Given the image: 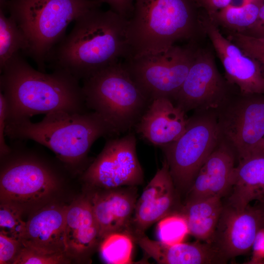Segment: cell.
Returning a JSON list of instances; mask_svg holds the SVG:
<instances>
[{"label":"cell","mask_w":264,"mask_h":264,"mask_svg":"<svg viewBox=\"0 0 264 264\" xmlns=\"http://www.w3.org/2000/svg\"><path fill=\"white\" fill-rule=\"evenodd\" d=\"M82 179L95 190L136 186L144 181L136 154V140L130 132L109 138L95 160L84 172Z\"/></svg>","instance_id":"30bf717a"},{"label":"cell","mask_w":264,"mask_h":264,"mask_svg":"<svg viewBox=\"0 0 264 264\" xmlns=\"http://www.w3.org/2000/svg\"><path fill=\"white\" fill-rule=\"evenodd\" d=\"M243 96L228 107L218 122L220 132L236 152L239 159L258 154L264 137V98Z\"/></svg>","instance_id":"4fadbf2b"},{"label":"cell","mask_w":264,"mask_h":264,"mask_svg":"<svg viewBox=\"0 0 264 264\" xmlns=\"http://www.w3.org/2000/svg\"><path fill=\"white\" fill-rule=\"evenodd\" d=\"M227 33L226 38L229 40L257 63L264 77V38L253 37L235 32L227 31Z\"/></svg>","instance_id":"f1b7e54d"},{"label":"cell","mask_w":264,"mask_h":264,"mask_svg":"<svg viewBox=\"0 0 264 264\" xmlns=\"http://www.w3.org/2000/svg\"><path fill=\"white\" fill-rule=\"evenodd\" d=\"M241 33L255 37L264 38V1L260 8L256 22L251 27Z\"/></svg>","instance_id":"836d02e7"},{"label":"cell","mask_w":264,"mask_h":264,"mask_svg":"<svg viewBox=\"0 0 264 264\" xmlns=\"http://www.w3.org/2000/svg\"><path fill=\"white\" fill-rule=\"evenodd\" d=\"M128 20L110 9L90 10L75 20L69 34L48 59L52 70L61 69L78 80L129 56Z\"/></svg>","instance_id":"6da1fadb"},{"label":"cell","mask_w":264,"mask_h":264,"mask_svg":"<svg viewBox=\"0 0 264 264\" xmlns=\"http://www.w3.org/2000/svg\"><path fill=\"white\" fill-rule=\"evenodd\" d=\"M252 0H192L196 8H201L210 16L229 6H241Z\"/></svg>","instance_id":"4dcf8cb0"},{"label":"cell","mask_w":264,"mask_h":264,"mask_svg":"<svg viewBox=\"0 0 264 264\" xmlns=\"http://www.w3.org/2000/svg\"><path fill=\"white\" fill-rule=\"evenodd\" d=\"M108 4L110 9L129 20L132 16L135 0H98Z\"/></svg>","instance_id":"d6a6232c"},{"label":"cell","mask_w":264,"mask_h":264,"mask_svg":"<svg viewBox=\"0 0 264 264\" xmlns=\"http://www.w3.org/2000/svg\"><path fill=\"white\" fill-rule=\"evenodd\" d=\"M102 4L98 0H9L4 9L24 36V53L45 72L49 56L68 25Z\"/></svg>","instance_id":"5b68a950"},{"label":"cell","mask_w":264,"mask_h":264,"mask_svg":"<svg viewBox=\"0 0 264 264\" xmlns=\"http://www.w3.org/2000/svg\"><path fill=\"white\" fill-rule=\"evenodd\" d=\"M193 42L184 46L174 45L164 51L126 59L123 64L151 99L163 96L172 100L194 60L198 48Z\"/></svg>","instance_id":"9c48e42d"},{"label":"cell","mask_w":264,"mask_h":264,"mask_svg":"<svg viewBox=\"0 0 264 264\" xmlns=\"http://www.w3.org/2000/svg\"><path fill=\"white\" fill-rule=\"evenodd\" d=\"M227 205L239 210L264 197V154H257L239 159L235 167Z\"/></svg>","instance_id":"44dd1931"},{"label":"cell","mask_w":264,"mask_h":264,"mask_svg":"<svg viewBox=\"0 0 264 264\" xmlns=\"http://www.w3.org/2000/svg\"><path fill=\"white\" fill-rule=\"evenodd\" d=\"M198 19L223 65L227 82L236 85L242 95H264V77L257 63L225 37L205 12Z\"/></svg>","instance_id":"7c38bea8"},{"label":"cell","mask_w":264,"mask_h":264,"mask_svg":"<svg viewBox=\"0 0 264 264\" xmlns=\"http://www.w3.org/2000/svg\"><path fill=\"white\" fill-rule=\"evenodd\" d=\"M66 244L71 258L88 256L100 242L99 228L88 196L67 207Z\"/></svg>","instance_id":"d6986e66"},{"label":"cell","mask_w":264,"mask_h":264,"mask_svg":"<svg viewBox=\"0 0 264 264\" xmlns=\"http://www.w3.org/2000/svg\"><path fill=\"white\" fill-rule=\"evenodd\" d=\"M227 83L217 69L213 54L198 48L188 74L172 101L186 113L215 109L226 101Z\"/></svg>","instance_id":"8fae6325"},{"label":"cell","mask_w":264,"mask_h":264,"mask_svg":"<svg viewBox=\"0 0 264 264\" xmlns=\"http://www.w3.org/2000/svg\"><path fill=\"white\" fill-rule=\"evenodd\" d=\"M22 209L15 205L0 203V232L22 242L26 222L22 219Z\"/></svg>","instance_id":"484cf974"},{"label":"cell","mask_w":264,"mask_h":264,"mask_svg":"<svg viewBox=\"0 0 264 264\" xmlns=\"http://www.w3.org/2000/svg\"><path fill=\"white\" fill-rule=\"evenodd\" d=\"M25 145L23 140H11L9 152L1 157L5 162L0 173V203L22 209L48 197L59 180L54 167Z\"/></svg>","instance_id":"52a82bcc"},{"label":"cell","mask_w":264,"mask_h":264,"mask_svg":"<svg viewBox=\"0 0 264 264\" xmlns=\"http://www.w3.org/2000/svg\"><path fill=\"white\" fill-rule=\"evenodd\" d=\"M70 258L66 253L49 252L22 244L13 264H67Z\"/></svg>","instance_id":"83f0119b"},{"label":"cell","mask_w":264,"mask_h":264,"mask_svg":"<svg viewBox=\"0 0 264 264\" xmlns=\"http://www.w3.org/2000/svg\"><path fill=\"white\" fill-rule=\"evenodd\" d=\"M264 0H252L241 5L229 6L209 16L217 25L227 31L242 33L256 22Z\"/></svg>","instance_id":"603a6c76"},{"label":"cell","mask_w":264,"mask_h":264,"mask_svg":"<svg viewBox=\"0 0 264 264\" xmlns=\"http://www.w3.org/2000/svg\"><path fill=\"white\" fill-rule=\"evenodd\" d=\"M259 154H264V137L261 143V144L258 150Z\"/></svg>","instance_id":"e575fe53"},{"label":"cell","mask_w":264,"mask_h":264,"mask_svg":"<svg viewBox=\"0 0 264 264\" xmlns=\"http://www.w3.org/2000/svg\"><path fill=\"white\" fill-rule=\"evenodd\" d=\"M219 123L213 115L189 118L186 130L176 140L161 146L176 190L190 189L199 169L217 146Z\"/></svg>","instance_id":"ba28073f"},{"label":"cell","mask_w":264,"mask_h":264,"mask_svg":"<svg viewBox=\"0 0 264 264\" xmlns=\"http://www.w3.org/2000/svg\"><path fill=\"white\" fill-rule=\"evenodd\" d=\"M186 112L167 97L152 99L136 125L137 132L150 143L160 147L179 138L185 132Z\"/></svg>","instance_id":"e0dca14e"},{"label":"cell","mask_w":264,"mask_h":264,"mask_svg":"<svg viewBox=\"0 0 264 264\" xmlns=\"http://www.w3.org/2000/svg\"><path fill=\"white\" fill-rule=\"evenodd\" d=\"M259 201H260V203H259L258 206L264 212V197L262 198H261L260 200H259Z\"/></svg>","instance_id":"d590c367"},{"label":"cell","mask_w":264,"mask_h":264,"mask_svg":"<svg viewBox=\"0 0 264 264\" xmlns=\"http://www.w3.org/2000/svg\"><path fill=\"white\" fill-rule=\"evenodd\" d=\"M67 207L49 206L34 214L26 221L22 244L49 252L67 254L65 234Z\"/></svg>","instance_id":"ffe728a7"},{"label":"cell","mask_w":264,"mask_h":264,"mask_svg":"<svg viewBox=\"0 0 264 264\" xmlns=\"http://www.w3.org/2000/svg\"><path fill=\"white\" fill-rule=\"evenodd\" d=\"M192 0H135L128 21V58L165 51L202 32Z\"/></svg>","instance_id":"277c9868"},{"label":"cell","mask_w":264,"mask_h":264,"mask_svg":"<svg viewBox=\"0 0 264 264\" xmlns=\"http://www.w3.org/2000/svg\"><path fill=\"white\" fill-rule=\"evenodd\" d=\"M22 246L21 241L0 232V264H13Z\"/></svg>","instance_id":"f546056e"},{"label":"cell","mask_w":264,"mask_h":264,"mask_svg":"<svg viewBox=\"0 0 264 264\" xmlns=\"http://www.w3.org/2000/svg\"><path fill=\"white\" fill-rule=\"evenodd\" d=\"M8 0H0V8L4 9Z\"/></svg>","instance_id":"8d00e7d4"},{"label":"cell","mask_w":264,"mask_h":264,"mask_svg":"<svg viewBox=\"0 0 264 264\" xmlns=\"http://www.w3.org/2000/svg\"><path fill=\"white\" fill-rule=\"evenodd\" d=\"M134 240L128 233H112L100 242L99 248L105 262L111 264H132Z\"/></svg>","instance_id":"d4e9b609"},{"label":"cell","mask_w":264,"mask_h":264,"mask_svg":"<svg viewBox=\"0 0 264 264\" xmlns=\"http://www.w3.org/2000/svg\"><path fill=\"white\" fill-rule=\"evenodd\" d=\"M0 73V91L6 102L7 121L61 110L91 111L87 107L79 80L64 70L46 73L36 70L18 52Z\"/></svg>","instance_id":"7a4b0ae2"},{"label":"cell","mask_w":264,"mask_h":264,"mask_svg":"<svg viewBox=\"0 0 264 264\" xmlns=\"http://www.w3.org/2000/svg\"><path fill=\"white\" fill-rule=\"evenodd\" d=\"M133 187L95 190L88 196L98 226L100 242L112 233L130 234L137 200Z\"/></svg>","instance_id":"2e32d148"},{"label":"cell","mask_w":264,"mask_h":264,"mask_svg":"<svg viewBox=\"0 0 264 264\" xmlns=\"http://www.w3.org/2000/svg\"><path fill=\"white\" fill-rule=\"evenodd\" d=\"M223 207L219 198L186 199L179 213L186 221L189 233L211 243Z\"/></svg>","instance_id":"7402d4cb"},{"label":"cell","mask_w":264,"mask_h":264,"mask_svg":"<svg viewBox=\"0 0 264 264\" xmlns=\"http://www.w3.org/2000/svg\"><path fill=\"white\" fill-rule=\"evenodd\" d=\"M7 119L6 102L3 93L0 91V153L1 157L6 154L10 150V146L6 144L5 139Z\"/></svg>","instance_id":"1f68e13d"},{"label":"cell","mask_w":264,"mask_h":264,"mask_svg":"<svg viewBox=\"0 0 264 264\" xmlns=\"http://www.w3.org/2000/svg\"><path fill=\"white\" fill-rule=\"evenodd\" d=\"M157 233L160 241L174 244L181 242L189 231L185 218L178 213L170 214L160 220Z\"/></svg>","instance_id":"4316f807"},{"label":"cell","mask_w":264,"mask_h":264,"mask_svg":"<svg viewBox=\"0 0 264 264\" xmlns=\"http://www.w3.org/2000/svg\"><path fill=\"white\" fill-rule=\"evenodd\" d=\"M25 48L24 36L15 21L0 8V71L15 55Z\"/></svg>","instance_id":"cb8c5ba5"},{"label":"cell","mask_w":264,"mask_h":264,"mask_svg":"<svg viewBox=\"0 0 264 264\" xmlns=\"http://www.w3.org/2000/svg\"><path fill=\"white\" fill-rule=\"evenodd\" d=\"M264 225V212L258 206L239 210L223 206L212 243L228 260L247 252Z\"/></svg>","instance_id":"5bb4252c"},{"label":"cell","mask_w":264,"mask_h":264,"mask_svg":"<svg viewBox=\"0 0 264 264\" xmlns=\"http://www.w3.org/2000/svg\"><path fill=\"white\" fill-rule=\"evenodd\" d=\"M5 136L11 140H32L51 150L68 166L81 165L93 143L101 137L117 134L112 126L93 111H57L40 122L30 119L6 121Z\"/></svg>","instance_id":"3957f363"},{"label":"cell","mask_w":264,"mask_h":264,"mask_svg":"<svg viewBox=\"0 0 264 264\" xmlns=\"http://www.w3.org/2000/svg\"><path fill=\"white\" fill-rule=\"evenodd\" d=\"M82 81L87 108L105 119L117 134L135 127L152 101L120 61Z\"/></svg>","instance_id":"8992f818"},{"label":"cell","mask_w":264,"mask_h":264,"mask_svg":"<svg viewBox=\"0 0 264 264\" xmlns=\"http://www.w3.org/2000/svg\"><path fill=\"white\" fill-rule=\"evenodd\" d=\"M176 191L165 159L136 200L130 230L132 238L144 234L153 224L172 214Z\"/></svg>","instance_id":"9a60e30c"},{"label":"cell","mask_w":264,"mask_h":264,"mask_svg":"<svg viewBox=\"0 0 264 264\" xmlns=\"http://www.w3.org/2000/svg\"><path fill=\"white\" fill-rule=\"evenodd\" d=\"M235 167L231 149L224 143L217 145L199 169L187 199L221 198L229 193Z\"/></svg>","instance_id":"ac0fdd59"}]
</instances>
